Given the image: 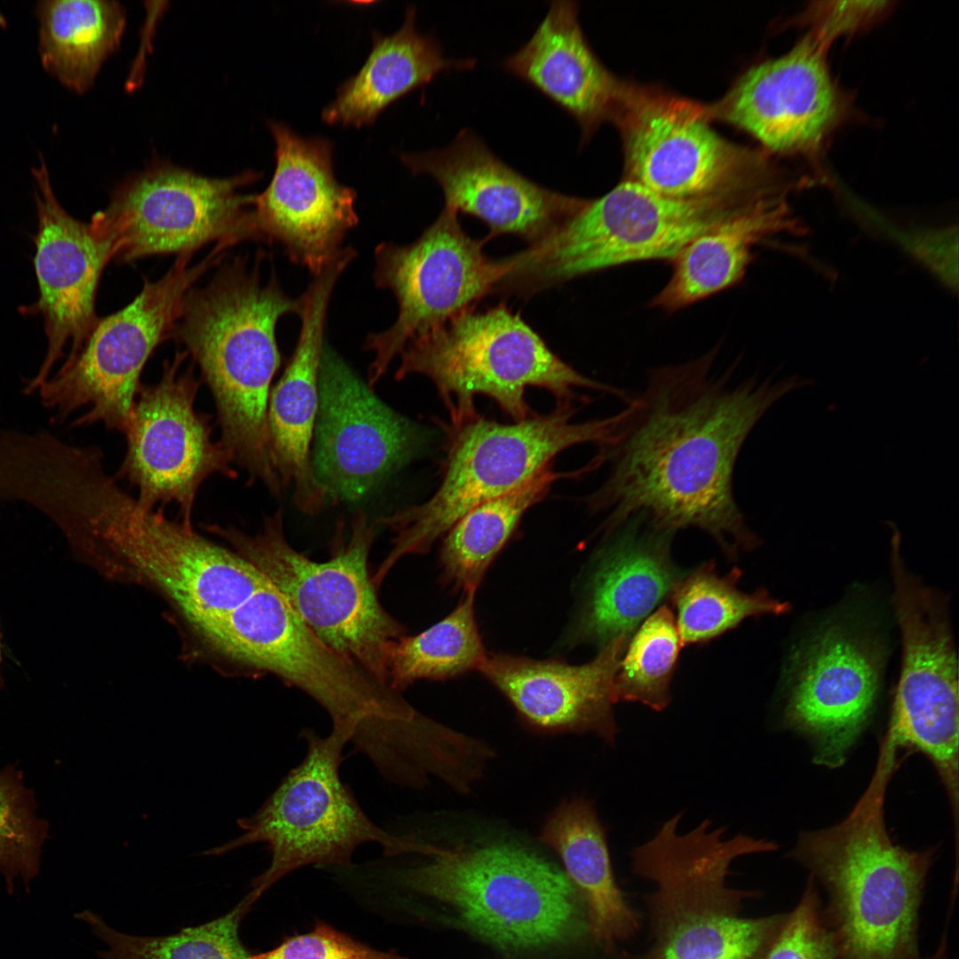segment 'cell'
Segmentation results:
<instances>
[{"mask_svg": "<svg viewBox=\"0 0 959 959\" xmlns=\"http://www.w3.org/2000/svg\"><path fill=\"white\" fill-rule=\"evenodd\" d=\"M474 594L465 592L444 619L392 645L387 659L392 689L400 692L417 680L447 679L479 669L487 655L474 618Z\"/></svg>", "mask_w": 959, "mask_h": 959, "instance_id": "obj_35", "label": "cell"}, {"mask_svg": "<svg viewBox=\"0 0 959 959\" xmlns=\"http://www.w3.org/2000/svg\"><path fill=\"white\" fill-rule=\"evenodd\" d=\"M740 577L738 568L719 575L714 564L707 562L677 583L670 598L682 646L711 640L751 616L789 612V604L765 590L742 592L737 586Z\"/></svg>", "mask_w": 959, "mask_h": 959, "instance_id": "obj_34", "label": "cell"}, {"mask_svg": "<svg viewBox=\"0 0 959 959\" xmlns=\"http://www.w3.org/2000/svg\"><path fill=\"white\" fill-rule=\"evenodd\" d=\"M680 820L678 813L665 821L631 853L634 873L655 886L646 896L651 943L620 959H765L787 913L741 915L754 892L728 886L726 877L735 859L777 844L744 834L727 838L709 820L682 834Z\"/></svg>", "mask_w": 959, "mask_h": 959, "instance_id": "obj_5", "label": "cell"}, {"mask_svg": "<svg viewBox=\"0 0 959 959\" xmlns=\"http://www.w3.org/2000/svg\"><path fill=\"white\" fill-rule=\"evenodd\" d=\"M894 606L902 635L901 671L886 737L934 764L958 809V669L943 606L906 569L900 550L891 551Z\"/></svg>", "mask_w": 959, "mask_h": 959, "instance_id": "obj_17", "label": "cell"}, {"mask_svg": "<svg viewBox=\"0 0 959 959\" xmlns=\"http://www.w3.org/2000/svg\"><path fill=\"white\" fill-rule=\"evenodd\" d=\"M226 249L216 244L195 265L189 263L193 253L178 255L161 279H146L129 305L98 320L81 349L36 391L42 405L54 412L52 420L61 423L88 407L72 427L102 423L124 433L147 361L170 337L187 291L221 262Z\"/></svg>", "mask_w": 959, "mask_h": 959, "instance_id": "obj_13", "label": "cell"}, {"mask_svg": "<svg viewBox=\"0 0 959 959\" xmlns=\"http://www.w3.org/2000/svg\"><path fill=\"white\" fill-rule=\"evenodd\" d=\"M885 789L871 783L841 822L803 832L789 856L822 886V914L836 959H951L947 928L939 947L920 948V911L932 850L893 844L885 828Z\"/></svg>", "mask_w": 959, "mask_h": 959, "instance_id": "obj_4", "label": "cell"}, {"mask_svg": "<svg viewBox=\"0 0 959 959\" xmlns=\"http://www.w3.org/2000/svg\"><path fill=\"white\" fill-rule=\"evenodd\" d=\"M254 901L247 895L228 914L209 923L161 937L121 933L97 915L83 911L77 917L108 947L102 959H243L250 954L239 938V924Z\"/></svg>", "mask_w": 959, "mask_h": 959, "instance_id": "obj_36", "label": "cell"}, {"mask_svg": "<svg viewBox=\"0 0 959 959\" xmlns=\"http://www.w3.org/2000/svg\"><path fill=\"white\" fill-rule=\"evenodd\" d=\"M259 178L245 171L212 178L155 162L122 183L108 206L91 221L109 243L112 259L119 262L155 254H194L211 242L231 247L260 241L253 194L240 193Z\"/></svg>", "mask_w": 959, "mask_h": 959, "instance_id": "obj_15", "label": "cell"}, {"mask_svg": "<svg viewBox=\"0 0 959 959\" xmlns=\"http://www.w3.org/2000/svg\"><path fill=\"white\" fill-rule=\"evenodd\" d=\"M351 262L347 254L337 256L314 275L301 296L302 325L297 345L268 401L272 464L282 487H293V504L306 515L319 513L329 503L313 472L312 447L327 310L334 287Z\"/></svg>", "mask_w": 959, "mask_h": 959, "instance_id": "obj_25", "label": "cell"}, {"mask_svg": "<svg viewBox=\"0 0 959 959\" xmlns=\"http://www.w3.org/2000/svg\"><path fill=\"white\" fill-rule=\"evenodd\" d=\"M34 508L62 532L79 559L113 579L155 586L199 632L267 579L164 510H144L103 465L95 446H70L41 474Z\"/></svg>", "mask_w": 959, "mask_h": 959, "instance_id": "obj_2", "label": "cell"}, {"mask_svg": "<svg viewBox=\"0 0 959 959\" xmlns=\"http://www.w3.org/2000/svg\"><path fill=\"white\" fill-rule=\"evenodd\" d=\"M749 203L743 195L680 200L624 178L541 240L506 257L508 295L529 297L572 279L645 260H672Z\"/></svg>", "mask_w": 959, "mask_h": 959, "instance_id": "obj_9", "label": "cell"}, {"mask_svg": "<svg viewBox=\"0 0 959 959\" xmlns=\"http://www.w3.org/2000/svg\"><path fill=\"white\" fill-rule=\"evenodd\" d=\"M884 1L815 2L804 12L801 21L810 26V33L830 46L835 39L865 29L888 11Z\"/></svg>", "mask_w": 959, "mask_h": 959, "instance_id": "obj_41", "label": "cell"}, {"mask_svg": "<svg viewBox=\"0 0 959 959\" xmlns=\"http://www.w3.org/2000/svg\"><path fill=\"white\" fill-rule=\"evenodd\" d=\"M274 273L263 282L259 262L249 269L239 257L203 288L186 294L170 337L183 343L200 367L218 413V440L248 482L272 487L267 409L271 384L281 365L276 324L300 316Z\"/></svg>", "mask_w": 959, "mask_h": 959, "instance_id": "obj_3", "label": "cell"}, {"mask_svg": "<svg viewBox=\"0 0 959 959\" xmlns=\"http://www.w3.org/2000/svg\"><path fill=\"white\" fill-rule=\"evenodd\" d=\"M486 242L471 237L458 214L444 208L415 242L376 246L374 280L395 296L398 317L365 340L364 348L374 353L367 383L371 389L410 340L441 328L494 291L507 265L484 253Z\"/></svg>", "mask_w": 959, "mask_h": 959, "instance_id": "obj_16", "label": "cell"}, {"mask_svg": "<svg viewBox=\"0 0 959 959\" xmlns=\"http://www.w3.org/2000/svg\"><path fill=\"white\" fill-rule=\"evenodd\" d=\"M413 174L424 173L440 186L445 209L477 218L489 239L511 234L532 244L575 215L587 199L551 190L495 155L486 143L463 129L447 147L402 154Z\"/></svg>", "mask_w": 959, "mask_h": 959, "instance_id": "obj_23", "label": "cell"}, {"mask_svg": "<svg viewBox=\"0 0 959 959\" xmlns=\"http://www.w3.org/2000/svg\"><path fill=\"white\" fill-rule=\"evenodd\" d=\"M376 528L365 511L357 510L346 536L343 519L337 524L329 559L315 561L289 543L281 509L266 517L254 535L207 526L270 582L320 639L390 686L388 654L405 628L382 606L369 575Z\"/></svg>", "mask_w": 959, "mask_h": 959, "instance_id": "obj_7", "label": "cell"}, {"mask_svg": "<svg viewBox=\"0 0 959 959\" xmlns=\"http://www.w3.org/2000/svg\"><path fill=\"white\" fill-rule=\"evenodd\" d=\"M415 21L416 9L408 7L397 32L373 36V47L362 67L339 87L336 99L322 111L326 123L369 125L390 104L438 75L475 66L474 59L446 58L440 43L420 34Z\"/></svg>", "mask_w": 959, "mask_h": 959, "instance_id": "obj_29", "label": "cell"}, {"mask_svg": "<svg viewBox=\"0 0 959 959\" xmlns=\"http://www.w3.org/2000/svg\"><path fill=\"white\" fill-rule=\"evenodd\" d=\"M38 230L34 258L39 297L29 308L41 313L48 338L38 372L25 383L30 395L50 376L71 342L69 356L83 346L98 319L95 297L102 271L112 259L111 248L94 224L70 216L58 202L44 162L33 170Z\"/></svg>", "mask_w": 959, "mask_h": 959, "instance_id": "obj_22", "label": "cell"}, {"mask_svg": "<svg viewBox=\"0 0 959 959\" xmlns=\"http://www.w3.org/2000/svg\"><path fill=\"white\" fill-rule=\"evenodd\" d=\"M36 11L42 66L68 89L85 92L120 44L124 9L115 1L48 0Z\"/></svg>", "mask_w": 959, "mask_h": 959, "instance_id": "obj_32", "label": "cell"}, {"mask_svg": "<svg viewBox=\"0 0 959 959\" xmlns=\"http://www.w3.org/2000/svg\"><path fill=\"white\" fill-rule=\"evenodd\" d=\"M306 753L283 778L262 806L237 820L243 833L202 855H222L253 844H266L268 868L252 884L257 900L288 874L308 865L351 867L356 849L380 845L385 856L413 853L416 837L398 836L375 824L340 777L343 749L349 737L333 730L321 736L305 730Z\"/></svg>", "mask_w": 959, "mask_h": 959, "instance_id": "obj_12", "label": "cell"}, {"mask_svg": "<svg viewBox=\"0 0 959 959\" xmlns=\"http://www.w3.org/2000/svg\"><path fill=\"white\" fill-rule=\"evenodd\" d=\"M421 440L419 428L324 343L312 464L328 502L361 500L414 458Z\"/></svg>", "mask_w": 959, "mask_h": 959, "instance_id": "obj_19", "label": "cell"}, {"mask_svg": "<svg viewBox=\"0 0 959 959\" xmlns=\"http://www.w3.org/2000/svg\"><path fill=\"white\" fill-rule=\"evenodd\" d=\"M783 200L782 193L759 198L692 240L672 259L671 276L650 305L677 311L740 282L753 246L783 226Z\"/></svg>", "mask_w": 959, "mask_h": 959, "instance_id": "obj_30", "label": "cell"}, {"mask_svg": "<svg viewBox=\"0 0 959 959\" xmlns=\"http://www.w3.org/2000/svg\"><path fill=\"white\" fill-rule=\"evenodd\" d=\"M575 414L572 403H565L549 414H533L511 424L477 415L451 426L442 477L434 494L424 503L375 521L394 536L373 582L380 585L403 557L428 552L471 509L520 487L552 464L565 449L583 443L606 448L614 442L621 412L584 422H575Z\"/></svg>", "mask_w": 959, "mask_h": 959, "instance_id": "obj_8", "label": "cell"}, {"mask_svg": "<svg viewBox=\"0 0 959 959\" xmlns=\"http://www.w3.org/2000/svg\"><path fill=\"white\" fill-rule=\"evenodd\" d=\"M614 529L598 555L578 623L580 638L601 647L620 636L630 638L686 575L670 556L676 532L655 526L644 512Z\"/></svg>", "mask_w": 959, "mask_h": 959, "instance_id": "obj_27", "label": "cell"}, {"mask_svg": "<svg viewBox=\"0 0 959 959\" xmlns=\"http://www.w3.org/2000/svg\"><path fill=\"white\" fill-rule=\"evenodd\" d=\"M575 1L551 2L531 38L503 62L522 80L572 116L581 145L614 119L624 83L606 68L590 46Z\"/></svg>", "mask_w": 959, "mask_h": 959, "instance_id": "obj_28", "label": "cell"}, {"mask_svg": "<svg viewBox=\"0 0 959 959\" xmlns=\"http://www.w3.org/2000/svg\"><path fill=\"white\" fill-rule=\"evenodd\" d=\"M542 840L560 856L567 876L583 897L590 931L606 952L632 938L639 916L614 879L605 830L592 804L577 798L561 804L548 819Z\"/></svg>", "mask_w": 959, "mask_h": 959, "instance_id": "obj_31", "label": "cell"}, {"mask_svg": "<svg viewBox=\"0 0 959 959\" xmlns=\"http://www.w3.org/2000/svg\"><path fill=\"white\" fill-rule=\"evenodd\" d=\"M33 790L23 783L21 771L8 765L0 771V873L9 889L16 879L26 887L39 873L42 846L49 823L36 814Z\"/></svg>", "mask_w": 959, "mask_h": 959, "instance_id": "obj_38", "label": "cell"}, {"mask_svg": "<svg viewBox=\"0 0 959 959\" xmlns=\"http://www.w3.org/2000/svg\"><path fill=\"white\" fill-rule=\"evenodd\" d=\"M275 169L252 207L261 242L277 243L293 263L319 274L339 254L346 233L358 223L356 192L334 174L333 146L305 139L270 122Z\"/></svg>", "mask_w": 959, "mask_h": 959, "instance_id": "obj_21", "label": "cell"}, {"mask_svg": "<svg viewBox=\"0 0 959 959\" xmlns=\"http://www.w3.org/2000/svg\"><path fill=\"white\" fill-rule=\"evenodd\" d=\"M188 353L177 352L162 364L160 380L141 384L125 430L127 448L116 479L138 490L144 510L178 506L181 522L192 527L197 492L210 475L234 479L237 472L219 441L211 439L210 416L198 412L200 387L194 365L181 369Z\"/></svg>", "mask_w": 959, "mask_h": 959, "instance_id": "obj_18", "label": "cell"}, {"mask_svg": "<svg viewBox=\"0 0 959 959\" xmlns=\"http://www.w3.org/2000/svg\"><path fill=\"white\" fill-rule=\"evenodd\" d=\"M793 662L785 722L810 739L816 764L840 766L872 712L880 654L836 625L816 634Z\"/></svg>", "mask_w": 959, "mask_h": 959, "instance_id": "obj_24", "label": "cell"}, {"mask_svg": "<svg viewBox=\"0 0 959 959\" xmlns=\"http://www.w3.org/2000/svg\"><path fill=\"white\" fill-rule=\"evenodd\" d=\"M2 662H3V645H2V632H1V626H0V687L3 685V678H2V673H1Z\"/></svg>", "mask_w": 959, "mask_h": 959, "instance_id": "obj_42", "label": "cell"}, {"mask_svg": "<svg viewBox=\"0 0 959 959\" xmlns=\"http://www.w3.org/2000/svg\"><path fill=\"white\" fill-rule=\"evenodd\" d=\"M243 959H404L355 940L342 931L318 923L311 931L289 937L274 948Z\"/></svg>", "mask_w": 959, "mask_h": 959, "instance_id": "obj_40", "label": "cell"}, {"mask_svg": "<svg viewBox=\"0 0 959 959\" xmlns=\"http://www.w3.org/2000/svg\"><path fill=\"white\" fill-rule=\"evenodd\" d=\"M715 358L713 351L654 369L626 402L614 442L598 456L610 472L587 498L592 510L608 511L607 531L644 512L661 528L704 530L732 558L759 543L735 502V464L765 411L809 382L732 384L712 371Z\"/></svg>", "mask_w": 959, "mask_h": 959, "instance_id": "obj_1", "label": "cell"}, {"mask_svg": "<svg viewBox=\"0 0 959 959\" xmlns=\"http://www.w3.org/2000/svg\"><path fill=\"white\" fill-rule=\"evenodd\" d=\"M828 48L808 32L786 54L748 69L709 107L711 117L744 130L773 152L816 158L848 110L827 63Z\"/></svg>", "mask_w": 959, "mask_h": 959, "instance_id": "obj_20", "label": "cell"}, {"mask_svg": "<svg viewBox=\"0 0 959 959\" xmlns=\"http://www.w3.org/2000/svg\"><path fill=\"white\" fill-rule=\"evenodd\" d=\"M428 860L400 872L401 884L451 906L477 934L527 948L579 935L585 919L567 875L511 845L446 848L418 841Z\"/></svg>", "mask_w": 959, "mask_h": 959, "instance_id": "obj_11", "label": "cell"}, {"mask_svg": "<svg viewBox=\"0 0 959 959\" xmlns=\"http://www.w3.org/2000/svg\"><path fill=\"white\" fill-rule=\"evenodd\" d=\"M199 635L221 655L305 693L366 757L422 716L400 692L320 639L268 580Z\"/></svg>", "mask_w": 959, "mask_h": 959, "instance_id": "obj_6", "label": "cell"}, {"mask_svg": "<svg viewBox=\"0 0 959 959\" xmlns=\"http://www.w3.org/2000/svg\"><path fill=\"white\" fill-rule=\"evenodd\" d=\"M575 474L556 472L551 464L520 487L471 509L447 532L440 551L445 576L464 592L475 591L525 512L556 480Z\"/></svg>", "mask_w": 959, "mask_h": 959, "instance_id": "obj_33", "label": "cell"}, {"mask_svg": "<svg viewBox=\"0 0 959 959\" xmlns=\"http://www.w3.org/2000/svg\"><path fill=\"white\" fill-rule=\"evenodd\" d=\"M681 646L670 608L658 607L627 645L614 679L615 703L634 701L663 710L670 701V685Z\"/></svg>", "mask_w": 959, "mask_h": 959, "instance_id": "obj_37", "label": "cell"}, {"mask_svg": "<svg viewBox=\"0 0 959 959\" xmlns=\"http://www.w3.org/2000/svg\"><path fill=\"white\" fill-rule=\"evenodd\" d=\"M396 381L409 375L434 384L451 426L477 416L474 398L494 400L513 421L534 413L526 389L549 391L557 405L572 403L575 388H590L625 400L622 391L594 381L563 361L520 316L501 303L470 308L440 329L410 340L400 354Z\"/></svg>", "mask_w": 959, "mask_h": 959, "instance_id": "obj_10", "label": "cell"}, {"mask_svg": "<svg viewBox=\"0 0 959 959\" xmlns=\"http://www.w3.org/2000/svg\"><path fill=\"white\" fill-rule=\"evenodd\" d=\"M765 959H836L833 936L822 914V899L811 876L798 902L787 913Z\"/></svg>", "mask_w": 959, "mask_h": 959, "instance_id": "obj_39", "label": "cell"}, {"mask_svg": "<svg viewBox=\"0 0 959 959\" xmlns=\"http://www.w3.org/2000/svg\"><path fill=\"white\" fill-rule=\"evenodd\" d=\"M630 638L620 636L583 665L507 654L486 656L479 670L532 725L593 733L614 745V685Z\"/></svg>", "mask_w": 959, "mask_h": 959, "instance_id": "obj_26", "label": "cell"}, {"mask_svg": "<svg viewBox=\"0 0 959 959\" xmlns=\"http://www.w3.org/2000/svg\"><path fill=\"white\" fill-rule=\"evenodd\" d=\"M710 118L709 107L624 83L613 121L626 178L680 200L750 194L778 182L765 155L724 139Z\"/></svg>", "mask_w": 959, "mask_h": 959, "instance_id": "obj_14", "label": "cell"}]
</instances>
